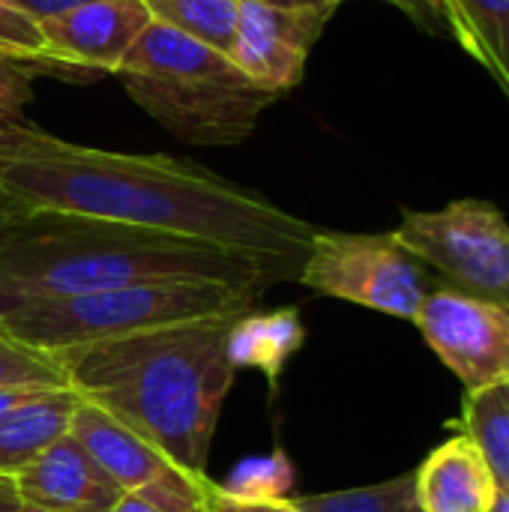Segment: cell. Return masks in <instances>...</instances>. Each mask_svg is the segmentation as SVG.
Returning <instances> with one entry per match:
<instances>
[{"label": "cell", "instance_id": "cell-19", "mask_svg": "<svg viewBox=\"0 0 509 512\" xmlns=\"http://www.w3.org/2000/svg\"><path fill=\"white\" fill-rule=\"evenodd\" d=\"M291 501L300 512H420L414 495V471L378 486L306 495Z\"/></svg>", "mask_w": 509, "mask_h": 512}, {"label": "cell", "instance_id": "cell-6", "mask_svg": "<svg viewBox=\"0 0 509 512\" xmlns=\"http://www.w3.org/2000/svg\"><path fill=\"white\" fill-rule=\"evenodd\" d=\"M393 240L441 285L509 306V222L480 198H459L441 210H405Z\"/></svg>", "mask_w": 509, "mask_h": 512}, {"label": "cell", "instance_id": "cell-22", "mask_svg": "<svg viewBox=\"0 0 509 512\" xmlns=\"http://www.w3.org/2000/svg\"><path fill=\"white\" fill-rule=\"evenodd\" d=\"M69 378L57 354L33 348L0 330V390H66Z\"/></svg>", "mask_w": 509, "mask_h": 512}, {"label": "cell", "instance_id": "cell-13", "mask_svg": "<svg viewBox=\"0 0 509 512\" xmlns=\"http://www.w3.org/2000/svg\"><path fill=\"white\" fill-rule=\"evenodd\" d=\"M420 512H492L498 483L468 435L444 441L414 471Z\"/></svg>", "mask_w": 509, "mask_h": 512}, {"label": "cell", "instance_id": "cell-1", "mask_svg": "<svg viewBox=\"0 0 509 512\" xmlns=\"http://www.w3.org/2000/svg\"><path fill=\"white\" fill-rule=\"evenodd\" d=\"M0 198L147 228L261 264L276 285L300 282L315 225L192 159L111 153L63 141L54 153L0 168Z\"/></svg>", "mask_w": 509, "mask_h": 512}, {"label": "cell", "instance_id": "cell-32", "mask_svg": "<svg viewBox=\"0 0 509 512\" xmlns=\"http://www.w3.org/2000/svg\"><path fill=\"white\" fill-rule=\"evenodd\" d=\"M15 210H18V207H15V204H9V201H6V198H0V228H3V225H6V222H9V216H12V213H15Z\"/></svg>", "mask_w": 509, "mask_h": 512}, {"label": "cell", "instance_id": "cell-11", "mask_svg": "<svg viewBox=\"0 0 509 512\" xmlns=\"http://www.w3.org/2000/svg\"><path fill=\"white\" fill-rule=\"evenodd\" d=\"M153 15L144 0H90L39 21L51 60L75 69L84 81L117 75Z\"/></svg>", "mask_w": 509, "mask_h": 512}, {"label": "cell", "instance_id": "cell-2", "mask_svg": "<svg viewBox=\"0 0 509 512\" xmlns=\"http://www.w3.org/2000/svg\"><path fill=\"white\" fill-rule=\"evenodd\" d=\"M240 318V315H237ZM207 318L60 351L69 387L147 438L192 474H207L210 444L237 369L228 330Z\"/></svg>", "mask_w": 509, "mask_h": 512}, {"label": "cell", "instance_id": "cell-29", "mask_svg": "<svg viewBox=\"0 0 509 512\" xmlns=\"http://www.w3.org/2000/svg\"><path fill=\"white\" fill-rule=\"evenodd\" d=\"M261 3H270V6H285V9H339L342 3L348 0H261Z\"/></svg>", "mask_w": 509, "mask_h": 512}, {"label": "cell", "instance_id": "cell-18", "mask_svg": "<svg viewBox=\"0 0 509 512\" xmlns=\"http://www.w3.org/2000/svg\"><path fill=\"white\" fill-rule=\"evenodd\" d=\"M153 21L186 33L222 54L231 51L240 0H144Z\"/></svg>", "mask_w": 509, "mask_h": 512}, {"label": "cell", "instance_id": "cell-21", "mask_svg": "<svg viewBox=\"0 0 509 512\" xmlns=\"http://www.w3.org/2000/svg\"><path fill=\"white\" fill-rule=\"evenodd\" d=\"M291 489H294V465L282 450L240 462L228 474V480L219 483V492L240 504L285 501L291 498Z\"/></svg>", "mask_w": 509, "mask_h": 512}, {"label": "cell", "instance_id": "cell-9", "mask_svg": "<svg viewBox=\"0 0 509 512\" xmlns=\"http://www.w3.org/2000/svg\"><path fill=\"white\" fill-rule=\"evenodd\" d=\"M414 324L468 393L509 381V306L435 285Z\"/></svg>", "mask_w": 509, "mask_h": 512}, {"label": "cell", "instance_id": "cell-10", "mask_svg": "<svg viewBox=\"0 0 509 512\" xmlns=\"http://www.w3.org/2000/svg\"><path fill=\"white\" fill-rule=\"evenodd\" d=\"M336 9H285L261 0H240L231 63L261 87L285 96L306 72V60Z\"/></svg>", "mask_w": 509, "mask_h": 512}, {"label": "cell", "instance_id": "cell-15", "mask_svg": "<svg viewBox=\"0 0 509 512\" xmlns=\"http://www.w3.org/2000/svg\"><path fill=\"white\" fill-rule=\"evenodd\" d=\"M306 330L300 312L294 306L270 309V312H246L228 330V357L231 366L261 372L276 390L282 369L303 348Z\"/></svg>", "mask_w": 509, "mask_h": 512}, {"label": "cell", "instance_id": "cell-31", "mask_svg": "<svg viewBox=\"0 0 509 512\" xmlns=\"http://www.w3.org/2000/svg\"><path fill=\"white\" fill-rule=\"evenodd\" d=\"M252 507H255V512H300L291 498H285V501H267V504H252Z\"/></svg>", "mask_w": 509, "mask_h": 512}, {"label": "cell", "instance_id": "cell-7", "mask_svg": "<svg viewBox=\"0 0 509 512\" xmlns=\"http://www.w3.org/2000/svg\"><path fill=\"white\" fill-rule=\"evenodd\" d=\"M300 285L357 303L402 321H414L438 285L393 234H348L318 228L300 273Z\"/></svg>", "mask_w": 509, "mask_h": 512}, {"label": "cell", "instance_id": "cell-14", "mask_svg": "<svg viewBox=\"0 0 509 512\" xmlns=\"http://www.w3.org/2000/svg\"><path fill=\"white\" fill-rule=\"evenodd\" d=\"M78 402L81 396L72 387L48 390L0 417V474L15 477L42 450L66 438Z\"/></svg>", "mask_w": 509, "mask_h": 512}, {"label": "cell", "instance_id": "cell-3", "mask_svg": "<svg viewBox=\"0 0 509 512\" xmlns=\"http://www.w3.org/2000/svg\"><path fill=\"white\" fill-rule=\"evenodd\" d=\"M177 279L276 285L243 255L120 222L15 210L0 228V315L27 303Z\"/></svg>", "mask_w": 509, "mask_h": 512}, {"label": "cell", "instance_id": "cell-12", "mask_svg": "<svg viewBox=\"0 0 509 512\" xmlns=\"http://www.w3.org/2000/svg\"><path fill=\"white\" fill-rule=\"evenodd\" d=\"M24 504L51 512H111L123 489L75 441L60 438L15 477Z\"/></svg>", "mask_w": 509, "mask_h": 512}, {"label": "cell", "instance_id": "cell-33", "mask_svg": "<svg viewBox=\"0 0 509 512\" xmlns=\"http://www.w3.org/2000/svg\"><path fill=\"white\" fill-rule=\"evenodd\" d=\"M492 512H509V492H498Z\"/></svg>", "mask_w": 509, "mask_h": 512}, {"label": "cell", "instance_id": "cell-26", "mask_svg": "<svg viewBox=\"0 0 509 512\" xmlns=\"http://www.w3.org/2000/svg\"><path fill=\"white\" fill-rule=\"evenodd\" d=\"M111 512H171L165 504H159L156 498L150 495H141V492H123L120 501L111 507Z\"/></svg>", "mask_w": 509, "mask_h": 512}, {"label": "cell", "instance_id": "cell-34", "mask_svg": "<svg viewBox=\"0 0 509 512\" xmlns=\"http://www.w3.org/2000/svg\"><path fill=\"white\" fill-rule=\"evenodd\" d=\"M12 512H51V510H42V507H33V504H21L18 510Z\"/></svg>", "mask_w": 509, "mask_h": 512}, {"label": "cell", "instance_id": "cell-28", "mask_svg": "<svg viewBox=\"0 0 509 512\" xmlns=\"http://www.w3.org/2000/svg\"><path fill=\"white\" fill-rule=\"evenodd\" d=\"M21 504H24V501H21L18 489H15V480L6 477V474H0V512L18 510Z\"/></svg>", "mask_w": 509, "mask_h": 512}, {"label": "cell", "instance_id": "cell-23", "mask_svg": "<svg viewBox=\"0 0 509 512\" xmlns=\"http://www.w3.org/2000/svg\"><path fill=\"white\" fill-rule=\"evenodd\" d=\"M33 72L21 63L0 57V120H24L27 105L33 102Z\"/></svg>", "mask_w": 509, "mask_h": 512}, {"label": "cell", "instance_id": "cell-8", "mask_svg": "<svg viewBox=\"0 0 509 512\" xmlns=\"http://www.w3.org/2000/svg\"><path fill=\"white\" fill-rule=\"evenodd\" d=\"M69 438H75L123 492L150 495L171 512H213L216 507L219 483L207 474L180 468L159 447L93 402H78L69 423Z\"/></svg>", "mask_w": 509, "mask_h": 512}, {"label": "cell", "instance_id": "cell-5", "mask_svg": "<svg viewBox=\"0 0 509 512\" xmlns=\"http://www.w3.org/2000/svg\"><path fill=\"white\" fill-rule=\"evenodd\" d=\"M264 291L267 288L261 285H228L207 279L144 282L66 300L27 303L3 312L0 330L33 348L60 354L69 348L123 339L159 327L207 318H237L258 309Z\"/></svg>", "mask_w": 509, "mask_h": 512}, {"label": "cell", "instance_id": "cell-17", "mask_svg": "<svg viewBox=\"0 0 509 512\" xmlns=\"http://www.w3.org/2000/svg\"><path fill=\"white\" fill-rule=\"evenodd\" d=\"M462 429L486 459L498 492H509V381L465 396Z\"/></svg>", "mask_w": 509, "mask_h": 512}, {"label": "cell", "instance_id": "cell-25", "mask_svg": "<svg viewBox=\"0 0 509 512\" xmlns=\"http://www.w3.org/2000/svg\"><path fill=\"white\" fill-rule=\"evenodd\" d=\"M9 3H15V6H18L21 12H27L30 18L45 21V18H51V15L69 12V9H75V6H81V3H90V0H9Z\"/></svg>", "mask_w": 509, "mask_h": 512}, {"label": "cell", "instance_id": "cell-4", "mask_svg": "<svg viewBox=\"0 0 509 512\" xmlns=\"http://www.w3.org/2000/svg\"><path fill=\"white\" fill-rule=\"evenodd\" d=\"M126 93L177 141L243 144L279 93L252 81L228 54L159 21L138 36L117 69Z\"/></svg>", "mask_w": 509, "mask_h": 512}, {"label": "cell", "instance_id": "cell-24", "mask_svg": "<svg viewBox=\"0 0 509 512\" xmlns=\"http://www.w3.org/2000/svg\"><path fill=\"white\" fill-rule=\"evenodd\" d=\"M387 3H393L399 12H405L426 33H447L441 0H387Z\"/></svg>", "mask_w": 509, "mask_h": 512}, {"label": "cell", "instance_id": "cell-27", "mask_svg": "<svg viewBox=\"0 0 509 512\" xmlns=\"http://www.w3.org/2000/svg\"><path fill=\"white\" fill-rule=\"evenodd\" d=\"M39 393H48V390H0V417H6L9 411H15L18 405L36 399Z\"/></svg>", "mask_w": 509, "mask_h": 512}, {"label": "cell", "instance_id": "cell-16", "mask_svg": "<svg viewBox=\"0 0 509 512\" xmlns=\"http://www.w3.org/2000/svg\"><path fill=\"white\" fill-rule=\"evenodd\" d=\"M444 27L509 99V0H441Z\"/></svg>", "mask_w": 509, "mask_h": 512}, {"label": "cell", "instance_id": "cell-20", "mask_svg": "<svg viewBox=\"0 0 509 512\" xmlns=\"http://www.w3.org/2000/svg\"><path fill=\"white\" fill-rule=\"evenodd\" d=\"M0 57L27 66L33 75H54L63 81H84L75 69L57 63L45 51L39 21L21 12L15 3L0 0Z\"/></svg>", "mask_w": 509, "mask_h": 512}, {"label": "cell", "instance_id": "cell-30", "mask_svg": "<svg viewBox=\"0 0 509 512\" xmlns=\"http://www.w3.org/2000/svg\"><path fill=\"white\" fill-rule=\"evenodd\" d=\"M213 512H255L252 504H240V501H231V498H225L222 492H219V498H216V507Z\"/></svg>", "mask_w": 509, "mask_h": 512}]
</instances>
